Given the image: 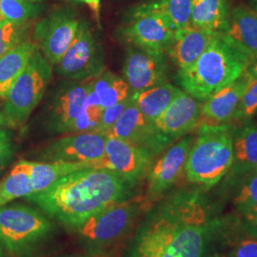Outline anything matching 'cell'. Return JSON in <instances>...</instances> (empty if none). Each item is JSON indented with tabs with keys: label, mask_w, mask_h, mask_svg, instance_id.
Returning <instances> with one entry per match:
<instances>
[{
	"label": "cell",
	"mask_w": 257,
	"mask_h": 257,
	"mask_svg": "<svg viewBox=\"0 0 257 257\" xmlns=\"http://www.w3.org/2000/svg\"><path fill=\"white\" fill-rule=\"evenodd\" d=\"M92 79L84 82L65 85L55 94L51 106V126L58 133H69L79 116L88 94L92 89Z\"/></svg>",
	"instance_id": "e0dca14e"
},
{
	"label": "cell",
	"mask_w": 257,
	"mask_h": 257,
	"mask_svg": "<svg viewBox=\"0 0 257 257\" xmlns=\"http://www.w3.org/2000/svg\"><path fill=\"white\" fill-rule=\"evenodd\" d=\"M132 188L111 171L85 168L60 177L46 190L25 199L48 217L74 230L94 214L130 198Z\"/></svg>",
	"instance_id": "7a4b0ae2"
},
{
	"label": "cell",
	"mask_w": 257,
	"mask_h": 257,
	"mask_svg": "<svg viewBox=\"0 0 257 257\" xmlns=\"http://www.w3.org/2000/svg\"><path fill=\"white\" fill-rule=\"evenodd\" d=\"M92 88L98 96L103 110L127 99L132 94L127 81L110 72H103L93 78Z\"/></svg>",
	"instance_id": "4316f807"
},
{
	"label": "cell",
	"mask_w": 257,
	"mask_h": 257,
	"mask_svg": "<svg viewBox=\"0 0 257 257\" xmlns=\"http://www.w3.org/2000/svg\"><path fill=\"white\" fill-rule=\"evenodd\" d=\"M175 31L161 15L139 5L135 8L124 35L134 45L150 53L164 54L171 46Z\"/></svg>",
	"instance_id": "8fae6325"
},
{
	"label": "cell",
	"mask_w": 257,
	"mask_h": 257,
	"mask_svg": "<svg viewBox=\"0 0 257 257\" xmlns=\"http://www.w3.org/2000/svg\"><path fill=\"white\" fill-rule=\"evenodd\" d=\"M52 73V63L37 48L4 98L3 114L8 126L17 128L27 121L46 92Z\"/></svg>",
	"instance_id": "52a82bcc"
},
{
	"label": "cell",
	"mask_w": 257,
	"mask_h": 257,
	"mask_svg": "<svg viewBox=\"0 0 257 257\" xmlns=\"http://www.w3.org/2000/svg\"><path fill=\"white\" fill-rule=\"evenodd\" d=\"M4 124H6V123H5V117H4L3 112L0 110V128H1Z\"/></svg>",
	"instance_id": "f35d334b"
},
{
	"label": "cell",
	"mask_w": 257,
	"mask_h": 257,
	"mask_svg": "<svg viewBox=\"0 0 257 257\" xmlns=\"http://www.w3.org/2000/svg\"><path fill=\"white\" fill-rule=\"evenodd\" d=\"M142 210V198H128L94 214L74 230L90 255L105 256L126 238Z\"/></svg>",
	"instance_id": "8992f818"
},
{
	"label": "cell",
	"mask_w": 257,
	"mask_h": 257,
	"mask_svg": "<svg viewBox=\"0 0 257 257\" xmlns=\"http://www.w3.org/2000/svg\"><path fill=\"white\" fill-rule=\"evenodd\" d=\"M100 1L101 0H81V2H84L85 4H87L92 13L94 14V17L98 20L99 19V10H100Z\"/></svg>",
	"instance_id": "8d00e7d4"
},
{
	"label": "cell",
	"mask_w": 257,
	"mask_h": 257,
	"mask_svg": "<svg viewBox=\"0 0 257 257\" xmlns=\"http://www.w3.org/2000/svg\"><path fill=\"white\" fill-rule=\"evenodd\" d=\"M248 65V59L230 45L223 33H218L192 66L178 71L177 81L184 92L205 100L244 75Z\"/></svg>",
	"instance_id": "3957f363"
},
{
	"label": "cell",
	"mask_w": 257,
	"mask_h": 257,
	"mask_svg": "<svg viewBox=\"0 0 257 257\" xmlns=\"http://www.w3.org/2000/svg\"><path fill=\"white\" fill-rule=\"evenodd\" d=\"M180 92L181 90L165 82L141 92H132V94L138 110L154 123Z\"/></svg>",
	"instance_id": "cb8c5ba5"
},
{
	"label": "cell",
	"mask_w": 257,
	"mask_h": 257,
	"mask_svg": "<svg viewBox=\"0 0 257 257\" xmlns=\"http://www.w3.org/2000/svg\"><path fill=\"white\" fill-rule=\"evenodd\" d=\"M79 24L72 15L56 12L36 25L34 42L50 63L56 64L73 42Z\"/></svg>",
	"instance_id": "4fadbf2b"
},
{
	"label": "cell",
	"mask_w": 257,
	"mask_h": 257,
	"mask_svg": "<svg viewBox=\"0 0 257 257\" xmlns=\"http://www.w3.org/2000/svg\"><path fill=\"white\" fill-rule=\"evenodd\" d=\"M153 157L145 149L118 138L107 137L104 156L87 164L90 168L111 171L134 187L150 169Z\"/></svg>",
	"instance_id": "9c48e42d"
},
{
	"label": "cell",
	"mask_w": 257,
	"mask_h": 257,
	"mask_svg": "<svg viewBox=\"0 0 257 257\" xmlns=\"http://www.w3.org/2000/svg\"><path fill=\"white\" fill-rule=\"evenodd\" d=\"M233 162V134L230 125H199L198 136L185 165L189 182L211 188L229 172Z\"/></svg>",
	"instance_id": "277c9868"
},
{
	"label": "cell",
	"mask_w": 257,
	"mask_h": 257,
	"mask_svg": "<svg viewBox=\"0 0 257 257\" xmlns=\"http://www.w3.org/2000/svg\"><path fill=\"white\" fill-rule=\"evenodd\" d=\"M215 228L202 190H178L149 209L131 239L128 257H203Z\"/></svg>",
	"instance_id": "6da1fadb"
},
{
	"label": "cell",
	"mask_w": 257,
	"mask_h": 257,
	"mask_svg": "<svg viewBox=\"0 0 257 257\" xmlns=\"http://www.w3.org/2000/svg\"><path fill=\"white\" fill-rule=\"evenodd\" d=\"M223 35L249 64L257 58V12L239 6L230 12Z\"/></svg>",
	"instance_id": "d6986e66"
},
{
	"label": "cell",
	"mask_w": 257,
	"mask_h": 257,
	"mask_svg": "<svg viewBox=\"0 0 257 257\" xmlns=\"http://www.w3.org/2000/svg\"><path fill=\"white\" fill-rule=\"evenodd\" d=\"M85 168L90 167L87 163L29 161V169L34 193H40L46 190L52 184L55 183L60 177Z\"/></svg>",
	"instance_id": "484cf974"
},
{
	"label": "cell",
	"mask_w": 257,
	"mask_h": 257,
	"mask_svg": "<svg viewBox=\"0 0 257 257\" xmlns=\"http://www.w3.org/2000/svg\"><path fill=\"white\" fill-rule=\"evenodd\" d=\"M77 1H81V0H77Z\"/></svg>",
	"instance_id": "ee69618b"
},
{
	"label": "cell",
	"mask_w": 257,
	"mask_h": 257,
	"mask_svg": "<svg viewBox=\"0 0 257 257\" xmlns=\"http://www.w3.org/2000/svg\"><path fill=\"white\" fill-rule=\"evenodd\" d=\"M218 33L190 26L175 31L174 40L167 50L179 70L189 68L202 55Z\"/></svg>",
	"instance_id": "ffe728a7"
},
{
	"label": "cell",
	"mask_w": 257,
	"mask_h": 257,
	"mask_svg": "<svg viewBox=\"0 0 257 257\" xmlns=\"http://www.w3.org/2000/svg\"><path fill=\"white\" fill-rule=\"evenodd\" d=\"M40 13V7L24 0H0V21L23 24L35 19Z\"/></svg>",
	"instance_id": "f1b7e54d"
},
{
	"label": "cell",
	"mask_w": 257,
	"mask_h": 257,
	"mask_svg": "<svg viewBox=\"0 0 257 257\" xmlns=\"http://www.w3.org/2000/svg\"><path fill=\"white\" fill-rule=\"evenodd\" d=\"M28 25L0 21V58L24 41Z\"/></svg>",
	"instance_id": "f546056e"
},
{
	"label": "cell",
	"mask_w": 257,
	"mask_h": 257,
	"mask_svg": "<svg viewBox=\"0 0 257 257\" xmlns=\"http://www.w3.org/2000/svg\"><path fill=\"white\" fill-rule=\"evenodd\" d=\"M54 232V222L31 206L0 207V243L10 257L40 256Z\"/></svg>",
	"instance_id": "5b68a950"
},
{
	"label": "cell",
	"mask_w": 257,
	"mask_h": 257,
	"mask_svg": "<svg viewBox=\"0 0 257 257\" xmlns=\"http://www.w3.org/2000/svg\"><path fill=\"white\" fill-rule=\"evenodd\" d=\"M229 257H257V239H243L231 250Z\"/></svg>",
	"instance_id": "e575fe53"
},
{
	"label": "cell",
	"mask_w": 257,
	"mask_h": 257,
	"mask_svg": "<svg viewBox=\"0 0 257 257\" xmlns=\"http://www.w3.org/2000/svg\"><path fill=\"white\" fill-rule=\"evenodd\" d=\"M55 65L58 74L74 80H90L104 72L101 47L85 24H79L73 42Z\"/></svg>",
	"instance_id": "ba28073f"
},
{
	"label": "cell",
	"mask_w": 257,
	"mask_h": 257,
	"mask_svg": "<svg viewBox=\"0 0 257 257\" xmlns=\"http://www.w3.org/2000/svg\"><path fill=\"white\" fill-rule=\"evenodd\" d=\"M201 104L181 91L164 112L154 122L156 133L165 148L199 126Z\"/></svg>",
	"instance_id": "5bb4252c"
},
{
	"label": "cell",
	"mask_w": 257,
	"mask_h": 257,
	"mask_svg": "<svg viewBox=\"0 0 257 257\" xmlns=\"http://www.w3.org/2000/svg\"><path fill=\"white\" fill-rule=\"evenodd\" d=\"M193 0H155L142 4L144 8L165 18L175 31L191 26Z\"/></svg>",
	"instance_id": "83f0119b"
},
{
	"label": "cell",
	"mask_w": 257,
	"mask_h": 257,
	"mask_svg": "<svg viewBox=\"0 0 257 257\" xmlns=\"http://www.w3.org/2000/svg\"><path fill=\"white\" fill-rule=\"evenodd\" d=\"M3 256H4V248H3L1 243H0V257Z\"/></svg>",
	"instance_id": "ab89813d"
},
{
	"label": "cell",
	"mask_w": 257,
	"mask_h": 257,
	"mask_svg": "<svg viewBox=\"0 0 257 257\" xmlns=\"http://www.w3.org/2000/svg\"><path fill=\"white\" fill-rule=\"evenodd\" d=\"M131 100H132V94L127 99L119 102L113 106H110L109 108L103 110L101 119L98 126V132L105 135L116 123V121L119 119L124 110H126V108L128 107Z\"/></svg>",
	"instance_id": "d6a6232c"
},
{
	"label": "cell",
	"mask_w": 257,
	"mask_h": 257,
	"mask_svg": "<svg viewBox=\"0 0 257 257\" xmlns=\"http://www.w3.org/2000/svg\"><path fill=\"white\" fill-rule=\"evenodd\" d=\"M233 205L240 214L257 205V171L250 173V175L244 181L238 193L234 196Z\"/></svg>",
	"instance_id": "4dcf8cb0"
},
{
	"label": "cell",
	"mask_w": 257,
	"mask_h": 257,
	"mask_svg": "<svg viewBox=\"0 0 257 257\" xmlns=\"http://www.w3.org/2000/svg\"><path fill=\"white\" fill-rule=\"evenodd\" d=\"M242 228L250 237L257 239V205L242 214Z\"/></svg>",
	"instance_id": "d590c367"
},
{
	"label": "cell",
	"mask_w": 257,
	"mask_h": 257,
	"mask_svg": "<svg viewBox=\"0 0 257 257\" xmlns=\"http://www.w3.org/2000/svg\"><path fill=\"white\" fill-rule=\"evenodd\" d=\"M107 136L99 132H87L58 138L41 154L42 162L90 163L105 154Z\"/></svg>",
	"instance_id": "7c38bea8"
},
{
	"label": "cell",
	"mask_w": 257,
	"mask_h": 257,
	"mask_svg": "<svg viewBox=\"0 0 257 257\" xmlns=\"http://www.w3.org/2000/svg\"><path fill=\"white\" fill-rule=\"evenodd\" d=\"M37 47L31 41H23L0 58V98L4 99L19 75L25 70Z\"/></svg>",
	"instance_id": "603a6c76"
},
{
	"label": "cell",
	"mask_w": 257,
	"mask_h": 257,
	"mask_svg": "<svg viewBox=\"0 0 257 257\" xmlns=\"http://www.w3.org/2000/svg\"><path fill=\"white\" fill-rule=\"evenodd\" d=\"M14 156L12 135L7 130H0V176L8 167Z\"/></svg>",
	"instance_id": "836d02e7"
},
{
	"label": "cell",
	"mask_w": 257,
	"mask_h": 257,
	"mask_svg": "<svg viewBox=\"0 0 257 257\" xmlns=\"http://www.w3.org/2000/svg\"><path fill=\"white\" fill-rule=\"evenodd\" d=\"M105 135L145 149L154 156L165 149L156 133L154 123L148 120L138 110L133 94L132 100L119 119Z\"/></svg>",
	"instance_id": "9a60e30c"
},
{
	"label": "cell",
	"mask_w": 257,
	"mask_h": 257,
	"mask_svg": "<svg viewBox=\"0 0 257 257\" xmlns=\"http://www.w3.org/2000/svg\"><path fill=\"white\" fill-rule=\"evenodd\" d=\"M123 72L133 93L166 82L167 63L164 54L141 49H128Z\"/></svg>",
	"instance_id": "2e32d148"
},
{
	"label": "cell",
	"mask_w": 257,
	"mask_h": 257,
	"mask_svg": "<svg viewBox=\"0 0 257 257\" xmlns=\"http://www.w3.org/2000/svg\"><path fill=\"white\" fill-rule=\"evenodd\" d=\"M248 82V79L244 74L238 79L221 88L206 98L204 104L201 105L199 125H222L232 120Z\"/></svg>",
	"instance_id": "ac0fdd59"
},
{
	"label": "cell",
	"mask_w": 257,
	"mask_h": 257,
	"mask_svg": "<svg viewBox=\"0 0 257 257\" xmlns=\"http://www.w3.org/2000/svg\"><path fill=\"white\" fill-rule=\"evenodd\" d=\"M257 171V125H248L233 135V177Z\"/></svg>",
	"instance_id": "44dd1931"
},
{
	"label": "cell",
	"mask_w": 257,
	"mask_h": 257,
	"mask_svg": "<svg viewBox=\"0 0 257 257\" xmlns=\"http://www.w3.org/2000/svg\"><path fill=\"white\" fill-rule=\"evenodd\" d=\"M229 21L227 0H193L191 26L224 33Z\"/></svg>",
	"instance_id": "7402d4cb"
},
{
	"label": "cell",
	"mask_w": 257,
	"mask_h": 257,
	"mask_svg": "<svg viewBox=\"0 0 257 257\" xmlns=\"http://www.w3.org/2000/svg\"><path fill=\"white\" fill-rule=\"evenodd\" d=\"M62 257H93L92 255H67V256Z\"/></svg>",
	"instance_id": "b9f144b4"
},
{
	"label": "cell",
	"mask_w": 257,
	"mask_h": 257,
	"mask_svg": "<svg viewBox=\"0 0 257 257\" xmlns=\"http://www.w3.org/2000/svg\"><path fill=\"white\" fill-rule=\"evenodd\" d=\"M257 111V79L248 80L232 120L247 121Z\"/></svg>",
	"instance_id": "1f68e13d"
},
{
	"label": "cell",
	"mask_w": 257,
	"mask_h": 257,
	"mask_svg": "<svg viewBox=\"0 0 257 257\" xmlns=\"http://www.w3.org/2000/svg\"><path fill=\"white\" fill-rule=\"evenodd\" d=\"M193 145V138L186 137L180 139L166 151L156 163L150 167L148 175L147 193L143 198L145 210L163 197L185 171V165L190 149Z\"/></svg>",
	"instance_id": "30bf717a"
},
{
	"label": "cell",
	"mask_w": 257,
	"mask_h": 257,
	"mask_svg": "<svg viewBox=\"0 0 257 257\" xmlns=\"http://www.w3.org/2000/svg\"><path fill=\"white\" fill-rule=\"evenodd\" d=\"M24 1H27V2H31V3H37V2H41L42 0H24Z\"/></svg>",
	"instance_id": "7bdbcfd3"
},
{
	"label": "cell",
	"mask_w": 257,
	"mask_h": 257,
	"mask_svg": "<svg viewBox=\"0 0 257 257\" xmlns=\"http://www.w3.org/2000/svg\"><path fill=\"white\" fill-rule=\"evenodd\" d=\"M34 193L29 161L21 160L0 181V207Z\"/></svg>",
	"instance_id": "d4e9b609"
},
{
	"label": "cell",
	"mask_w": 257,
	"mask_h": 257,
	"mask_svg": "<svg viewBox=\"0 0 257 257\" xmlns=\"http://www.w3.org/2000/svg\"><path fill=\"white\" fill-rule=\"evenodd\" d=\"M245 75L247 76L248 80L257 79V58L255 60H253L250 64L248 65Z\"/></svg>",
	"instance_id": "74e56055"
},
{
	"label": "cell",
	"mask_w": 257,
	"mask_h": 257,
	"mask_svg": "<svg viewBox=\"0 0 257 257\" xmlns=\"http://www.w3.org/2000/svg\"><path fill=\"white\" fill-rule=\"evenodd\" d=\"M213 257H219V256H213Z\"/></svg>",
	"instance_id": "f6af8a7d"
},
{
	"label": "cell",
	"mask_w": 257,
	"mask_h": 257,
	"mask_svg": "<svg viewBox=\"0 0 257 257\" xmlns=\"http://www.w3.org/2000/svg\"><path fill=\"white\" fill-rule=\"evenodd\" d=\"M252 7H253V10L257 12V0H253L252 1Z\"/></svg>",
	"instance_id": "60d3db41"
}]
</instances>
